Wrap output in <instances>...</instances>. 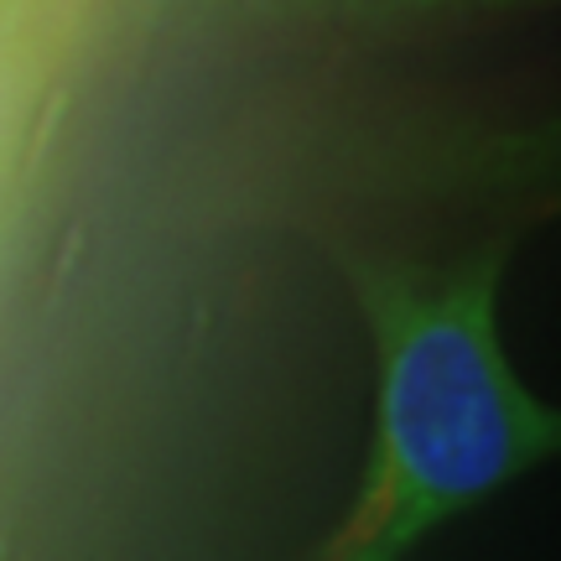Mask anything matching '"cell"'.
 I'll return each mask as SVG.
<instances>
[{"mask_svg": "<svg viewBox=\"0 0 561 561\" xmlns=\"http://www.w3.org/2000/svg\"><path fill=\"white\" fill-rule=\"evenodd\" d=\"M343 276L375 343V437L354 500L312 561H405L541 468L561 416L504 348V244L437 265L343 250Z\"/></svg>", "mask_w": 561, "mask_h": 561, "instance_id": "1", "label": "cell"}]
</instances>
